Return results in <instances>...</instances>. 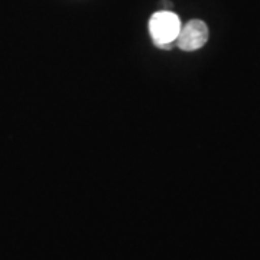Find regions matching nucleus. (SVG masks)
Returning a JSON list of instances; mask_svg holds the SVG:
<instances>
[{"mask_svg": "<svg viewBox=\"0 0 260 260\" xmlns=\"http://www.w3.org/2000/svg\"><path fill=\"white\" fill-rule=\"evenodd\" d=\"M181 20L172 10L156 12L149 20V32L153 42L162 48H169L174 41H177L181 30Z\"/></svg>", "mask_w": 260, "mask_h": 260, "instance_id": "nucleus-1", "label": "nucleus"}, {"mask_svg": "<svg viewBox=\"0 0 260 260\" xmlns=\"http://www.w3.org/2000/svg\"><path fill=\"white\" fill-rule=\"evenodd\" d=\"M208 26L205 25L203 20H189L185 26H182L179 30V35L177 38L178 47L182 51H197L200 48H203L208 41Z\"/></svg>", "mask_w": 260, "mask_h": 260, "instance_id": "nucleus-2", "label": "nucleus"}]
</instances>
